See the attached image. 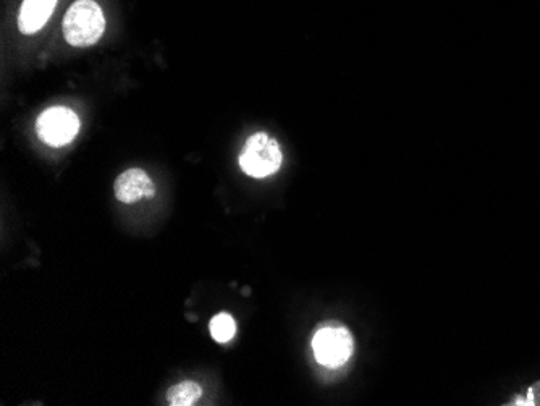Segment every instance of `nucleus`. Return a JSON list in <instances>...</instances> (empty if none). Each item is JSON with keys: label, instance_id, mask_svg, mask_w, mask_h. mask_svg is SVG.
<instances>
[{"label": "nucleus", "instance_id": "9", "mask_svg": "<svg viewBox=\"0 0 540 406\" xmlns=\"http://www.w3.org/2000/svg\"><path fill=\"white\" fill-rule=\"evenodd\" d=\"M511 405H540V382L532 385L531 389L528 390V397L516 398L515 403H511Z\"/></svg>", "mask_w": 540, "mask_h": 406}, {"label": "nucleus", "instance_id": "8", "mask_svg": "<svg viewBox=\"0 0 540 406\" xmlns=\"http://www.w3.org/2000/svg\"><path fill=\"white\" fill-rule=\"evenodd\" d=\"M209 329H211L212 339L219 343H227L235 337L237 324L230 314L220 313L212 318Z\"/></svg>", "mask_w": 540, "mask_h": 406}, {"label": "nucleus", "instance_id": "5", "mask_svg": "<svg viewBox=\"0 0 540 406\" xmlns=\"http://www.w3.org/2000/svg\"><path fill=\"white\" fill-rule=\"evenodd\" d=\"M114 191L115 198L119 199L120 203L133 204L138 203L141 198H154L156 185L143 169H130L125 170L115 180Z\"/></svg>", "mask_w": 540, "mask_h": 406}, {"label": "nucleus", "instance_id": "3", "mask_svg": "<svg viewBox=\"0 0 540 406\" xmlns=\"http://www.w3.org/2000/svg\"><path fill=\"white\" fill-rule=\"evenodd\" d=\"M313 350L316 360L325 368H340L353 353V337L346 327L327 324L314 335Z\"/></svg>", "mask_w": 540, "mask_h": 406}, {"label": "nucleus", "instance_id": "7", "mask_svg": "<svg viewBox=\"0 0 540 406\" xmlns=\"http://www.w3.org/2000/svg\"><path fill=\"white\" fill-rule=\"evenodd\" d=\"M203 397L201 385L195 381H183L173 385L167 392V403L172 406H191Z\"/></svg>", "mask_w": 540, "mask_h": 406}, {"label": "nucleus", "instance_id": "4", "mask_svg": "<svg viewBox=\"0 0 540 406\" xmlns=\"http://www.w3.org/2000/svg\"><path fill=\"white\" fill-rule=\"evenodd\" d=\"M78 132H80V119L68 107H51L44 110L36 120V133L39 140L54 148H60L75 140Z\"/></svg>", "mask_w": 540, "mask_h": 406}, {"label": "nucleus", "instance_id": "1", "mask_svg": "<svg viewBox=\"0 0 540 406\" xmlns=\"http://www.w3.org/2000/svg\"><path fill=\"white\" fill-rule=\"evenodd\" d=\"M64 36L70 46L89 47L106 31V17L94 0H76L65 13Z\"/></svg>", "mask_w": 540, "mask_h": 406}, {"label": "nucleus", "instance_id": "6", "mask_svg": "<svg viewBox=\"0 0 540 406\" xmlns=\"http://www.w3.org/2000/svg\"><path fill=\"white\" fill-rule=\"evenodd\" d=\"M57 0H23L20 15H18V28L23 34L38 33L54 13Z\"/></svg>", "mask_w": 540, "mask_h": 406}, {"label": "nucleus", "instance_id": "2", "mask_svg": "<svg viewBox=\"0 0 540 406\" xmlns=\"http://www.w3.org/2000/svg\"><path fill=\"white\" fill-rule=\"evenodd\" d=\"M283 162L279 143L267 133H254L246 141L245 151L240 156V167L253 178H266L275 174Z\"/></svg>", "mask_w": 540, "mask_h": 406}]
</instances>
